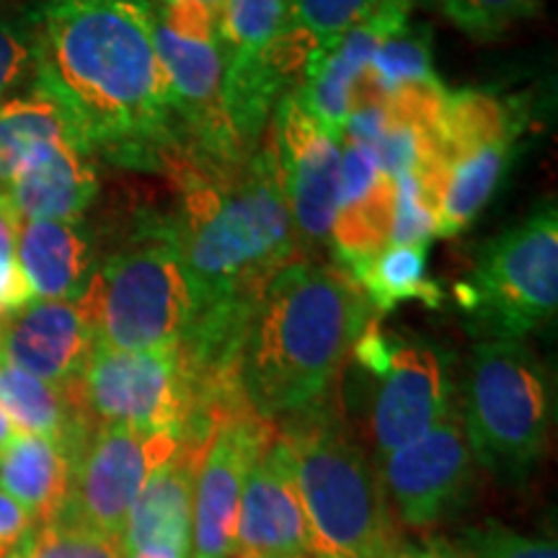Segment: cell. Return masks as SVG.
Wrapping results in <instances>:
<instances>
[{
	"instance_id": "6da1fadb",
	"label": "cell",
	"mask_w": 558,
	"mask_h": 558,
	"mask_svg": "<svg viewBox=\"0 0 558 558\" xmlns=\"http://www.w3.org/2000/svg\"><path fill=\"white\" fill-rule=\"evenodd\" d=\"M37 81L90 153L130 169L181 156L171 90L153 45V0H41Z\"/></svg>"
},
{
	"instance_id": "7a4b0ae2",
	"label": "cell",
	"mask_w": 558,
	"mask_h": 558,
	"mask_svg": "<svg viewBox=\"0 0 558 558\" xmlns=\"http://www.w3.org/2000/svg\"><path fill=\"white\" fill-rule=\"evenodd\" d=\"M171 173L184 194L177 235L194 316L254 303L277 271L298 262L300 241L269 137L239 166L179 163Z\"/></svg>"
},
{
	"instance_id": "3957f363",
	"label": "cell",
	"mask_w": 558,
	"mask_h": 558,
	"mask_svg": "<svg viewBox=\"0 0 558 558\" xmlns=\"http://www.w3.org/2000/svg\"><path fill=\"white\" fill-rule=\"evenodd\" d=\"M378 318L337 264L292 262L269 279L251 311L239 378L254 414L275 422L324 401Z\"/></svg>"
},
{
	"instance_id": "277c9868",
	"label": "cell",
	"mask_w": 558,
	"mask_h": 558,
	"mask_svg": "<svg viewBox=\"0 0 558 558\" xmlns=\"http://www.w3.org/2000/svg\"><path fill=\"white\" fill-rule=\"evenodd\" d=\"M279 439L308 518L318 558H386L401 546L378 465L326 403L290 414Z\"/></svg>"
},
{
	"instance_id": "5b68a950",
	"label": "cell",
	"mask_w": 558,
	"mask_h": 558,
	"mask_svg": "<svg viewBox=\"0 0 558 558\" xmlns=\"http://www.w3.org/2000/svg\"><path fill=\"white\" fill-rule=\"evenodd\" d=\"M75 303L99 347L124 352L179 347L192 326L194 300L177 222H148L135 239L96 262Z\"/></svg>"
},
{
	"instance_id": "8992f818",
	"label": "cell",
	"mask_w": 558,
	"mask_h": 558,
	"mask_svg": "<svg viewBox=\"0 0 558 558\" xmlns=\"http://www.w3.org/2000/svg\"><path fill=\"white\" fill-rule=\"evenodd\" d=\"M460 418L476 465L501 486H525L546 456L550 386L522 339H484L473 349Z\"/></svg>"
},
{
	"instance_id": "52a82bcc",
	"label": "cell",
	"mask_w": 558,
	"mask_h": 558,
	"mask_svg": "<svg viewBox=\"0 0 558 558\" xmlns=\"http://www.w3.org/2000/svg\"><path fill=\"white\" fill-rule=\"evenodd\" d=\"M486 339H522L556 318L558 213L541 207L488 241L469 279L456 288Z\"/></svg>"
},
{
	"instance_id": "ba28073f",
	"label": "cell",
	"mask_w": 558,
	"mask_h": 558,
	"mask_svg": "<svg viewBox=\"0 0 558 558\" xmlns=\"http://www.w3.org/2000/svg\"><path fill=\"white\" fill-rule=\"evenodd\" d=\"M68 386L90 427L124 424L181 439H213L197 427L192 383L179 347L124 352L96 344L78 378Z\"/></svg>"
},
{
	"instance_id": "9c48e42d",
	"label": "cell",
	"mask_w": 558,
	"mask_h": 558,
	"mask_svg": "<svg viewBox=\"0 0 558 558\" xmlns=\"http://www.w3.org/2000/svg\"><path fill=\"white\" fill-rule=\"evenodd\" d=\"M179 442L177 435L124 424L94 427L73 460L68 499L54 520L122 541L140 488Z\"/></svg>"
},
{
	"instance_id": "30bf717a",
	"label": "cell",
	"mask_w": 558,
	"mask_h": 558,
	"mask_svg": "<svg viewBox=\"0 0 558 558\" xmlns=\"http://www.w3.org/2000/svg\"><path fill=\"white\" fill-rule=\"evenodd\" d=\"M378 471L396 520L411 530H435L471 499L473 460L456 407L427 435L378 458Z\"/></svg>"
},
{
	"instance_id": "8fae6325",
	"label": "cell",
	"mask_w": 558,
	"mask_h": 558,
	"mask_svg": "<svg viewBox=\"0 0 558 558\" xmlns=\"http://www.w3.org/2000/svg\"><path fill=\"white\" fill-rule=\"evenodd\" d=\"M275 437L277 424L251 409L226 416L215 427L194 484L190 558L233 556L243 486Z\"/></svg>"
},
{
	"instance_id": "7c38bea8",
	"label": "cell",
	"mask_w": 558,
	"mask_h": 558,
	"mask_svg": "<svg viewBox=\"0 0 558 558\" xmlns=\"http://www.w3.org/2000/svg\"><path fill=\"white\" fill-rule=\"evenodd\" d=\"M267 137L279 158L300 248L329 246L339 202L341 145L305 111L295 90L271 111Z\"/></svg>"
},
{
	"instance_id": "4fadbf2b",
	"label": "cell",
	"mask_w": 558,
	"mask_h": 558,
	"mask_svg": "<svg viewBox=\"0 0 558 558\" xmlns=\"http://www.w3.org/2000/svg\"><path fill=\"white\" fill-rule=\"evenodd\" d=\"M375 378L378 390L369 414V432L378 458L427 435L439 418L456 409L448 367L437 349L422 341L390 337L388 357Z\"/></svg>"
},
{
	"instance_id": "5bb4252c",
	"label": "cell",
	"mask_w": 558,
	"mask_h": 558,
	"mask_svg": "<svg viewBox=\"0 0 558 558\" xmlns=\"http://www.w3.org/2000/svg\"><path fill=\"white\" fill-rule=\"evenodd\" d=\"M235 558H318L292 473L290 452L275 437L243 486Z\"/></svg>"
},
{
	"instance_id": "9a60e30c",
	"label": "cell",
	"mask_w": 558,
	"mask_h": 558,
	"mask_svg": "<svg viewBox=\"0 0 558 558\" xmlns=\"http://www.w3.org/2000/svg\"><path fill=\"white\" fill-rule=\"evenodd\" d=\"M414 5L416 0H386L373 16L313 50L295 94L305 111L339 145L352 109L354 88L365 75L369 58L388 34L409 24Z\"/></svg>"
},
{
	"instance_id": "2e32d148",
	"label": "cell",
	"mask_w": 558,
	"mask_h": 558,
	"mask_svg": "<svg viewBox=\"0 0 558 558\" xmlns=\"http://www.w3.org/2000/svg\"><path fill=\"white\" fill-rule=\"evenodd\" d=\"M318 47L308 34L284 24L264 50L226 60L222 109L235 140L246 153L259 148L262 132L279 99L303 83L305 65Z\"/></svg>"
},
{
	"instance_id": "e0dca14e",
	"label": "cell",
	"mask_w": 558,
	"mask_h": 558,
	"mask_svg": "<svg viewBox=\"0 0 558 558\" xmlns=\"http://www.w3.org/2000/svg\"><path fill=\"white\" fill-rule=\"evenodd\" d=\"M96 347L75 300H29L0 316V362L47 383L75 380Z\"/></svg>"
},
{
	"instance_id": "ac0fdd59",
	"label": "cell",
	"mask_w": 558,
	"mask_h": 558,
	"mask_svg": "<svg viewBox=\"0 0 558 558\" xmlns=\"http://www.w3.org/2000/svg\"><path fill=\"white\" fill-rule=\"evenodd\" d=\"M209 442L184 437L140 488L122 535L124 556L169 554L190 558L197 471Z\"/></svg>"
},
{
	"instance_id": "d6986e66",
	"label": "cell",
	"mask_w": 558,
	"mask_h": 558,
	"mask_svg": "<svg viewBox=\"0 0 558 558\" xmlns=\"http://www.w3.org/2000/svg\"><path fill=\"white\" fill-rule=\"evenodd\" d=\"M393 205L396 181L380 171L375 153L341 140L339 202L329 239L337 267L352 271L388 246Z\"/></svg>"
},
{
	"instance_id": "ffe728a7",
	"label": "cell",
	"mask_w": 558,
	"mask_h": 558,
	"mask_svg": "<svg viewBox=\"0 0 558 558\" xmlns=\"http://www.w3.org/2000/svg\"><path fill=\"white\" fill-rule=\"evenodd\" d=\"M81 140L54 137L37 145L5 194L21 220H83L99 197V171Z\"/></svg>"
},
{
	"instance_id": "44dd1931",
	"label": "cell",
	"mask_w": 558,
	"mask_h": 558,
	"mask_svg": "<svg viewBox=\"0 0 558 558\" xmlns=\"http://www.w3.org/2000/svg\"><path fill=\"white\" fill-rule=\"evenodd\" d=\"M19 267L34 300H78L96 269L83 220H21Z\"/></svg>"
},
{
	"instance_id": "7402d4cb",
	"label": "cell",
	"mask_w": 558,
	"mask_h": 558,
	"mask_svg": "<svg viewBox=\"0 0 558 558\" xmlns=\"http://www.w3.org/2000/svg\"><path fill=\"white\" fill-rule=\"evenodd\" d=\"M73 478V456L60 442L19 435L0 450V492L29 512L37 525L60 514Z\"/></svg>"
},
{
	"instance_id": "603a6c76",
	"label": "cell",
	"mask_w": 558,
	"mask_h": 558,
	"mask_svg": "<svg viewBox=\"0 0 558 558\" xmlns=\"http://www.w3.org/2000/svg\"><path fill=\"white\" fill-rule=\"evenodd\" d=\"M0 407L21 435L54 439L73 460L94 429L75 407L68 383L65 386L47 383L3 362H0Z\"/></svg>"
},
{
	"instance_id": "cb8c5ba5",
	"label": "cell",
	"mask_w": 558,
	"mask_h": 558,
	"mask_svg": "<svg viewBox=\"0 0 558 558\" xmlns=\"http://www.w3.org/2000/svg\"><path fill=\"white\" fill-rule=\"evenodd\" d=\"M518 137L520 135H505L492 140V143L481 145L469 156L452 160L445 169L435 239H456L465 228L473 226L481 209L499 190L501 179H505L509 163H512Z\"/></svg>"
},
{
	"instance_id": "d4e9b609",
	"label": "cell",
	"mask_w": 558,
	"mask_h": 558,
	"mask_svg": "<svg viewBox=\"0 0 558 558\" xmlns=\"http://www.w3.org/2000/svg\"><path fill=\"white\" fill-rule=\"evenodd\" d=\"M522 124L525 117L492 90H448L435 128L437 160L448 169L452 160L469 156L492 140L522 135Z\"/></svg>"
},
{
	"instance_id": "484cf974",
	"label": "cell",
	"mask_w": 558,
	"mask_h": 558,
	"mask_svg": "<svg viewBox=\"0 0 558 558\" xmlns=\"http://www.w3.org/2000/svg\"><path fill=\"white\" fill-rule=\"evenodd\" d=\"M375 316L399 308L407 300L437 308L442 303V288L427 271V243L386 246L352 271H347Z\"/></svg>"
},
{
	"instance_id": "4316f807",
	"label": "cell",
	"mask_w": 558,
	"mask_h": 558,
	"mask_svg": "<svg viewBox=\"0 0 558 558\" xmlns=\"http://www.w3.org/2000/svg\"><path fill=\"white\" fill-rule=\"evenodd\" d=\"M437 81L435 37L429 24H409L388 34L369 58L362 81L354 88V101H388L399 90L416 83Z\"/></svg>"
},
{
	"instance_id": "83f0119b",
	"label": "cell",
	"mask_w": 558,
	"mask_h": 558,
	"mask_svg": "<svg viewBox=\"0 0 558 558\" xmlns=\"http://www.w3.org/2000/svg\"><path fill=\"white\" fill-rule=\"evenodd\" d=\"M54 137L81 140L60 104L39 86L0 104V190L16 177L37 145Z\"/></svg>"
},
{
	"instance_id": "f1b7e54d",
	"label": "cell",
	"mask_w": 558,
	"mask_h": 558,
	"mask_svg": "<svg viewBox=\"0 0 558 558\" xmlns=\"http://www.w3.org/2000/svg\"><path fill=\"white\" fill-rule=\"evenodd\" d=\"M37 81V11L24 0H0V104Z\"/></svg>"
},
{
	"instance_id": "f546056e",
	"label": "cell",
	"mask_w": 558,
	"mask_h": 558,
	"mask_svg": "<svg viewBox=\"0 0 558 558\" xmlns=\"http://www.w3.org/2000/svg\"><path fill=\"white\" fill-rule=\"evenodd\" d=\"M290 0H226L220 11V45L230 58L256 54L282 32Z\"/></svg>"
},
{
	"instance_id": "4dcf8cb0",
	"label": "cell",
	"mask_w": 558,
	"mask_h": 558,
	"mask_svg": "<svg viewBox=\"0 0 558 558\" xmlns=\"http://www.w3.org/2000/svg\"><path fill=\"white\" fill-rule=\"evenodd\" d=\"M442 177L445 171H411L396 179L393 228L388 246H411L435 239Z\"/></svg>"
},
{
	"instance_id": "1f68e13d",
	"label": "cell",
	"mask_w": 558,
	"mask_h": 558,
	"mask_svg": "<svg viewBox=\"0 0 558 558\" xmlns=\"http://www.w3.org/2000/svg\"><path fill=\"white\" fill-rule=\"evenodd\" d=\"M435 3L460 32L478 41H492L505 37L520 21L538 16L546 0H435Z\"/></svg>"
},
{
	"instance_id": "d6a6232c",
	"label": "cell",
	"mask_w": 558,
	"mask_h": 558,
	"mask_svg": "<svg viewBox=\"0 0 558 558\" xmlns=\"http://www.w3.org/2000/svg\"><path fill=\"white\" fill-rule=\"evenodd\" d=\"M448 546L458 558H558L554 538L518 533L499 522L460 530Z\"/></svg>"
},
{
	"instance_id": "836d02e7",
	"label": "cell",
	"mask_w": 558,
	"mask_h": 558,
	"mask_svg": "<svg viewBox=\"0 0 558 558\" xmlns=\"http://www.w3.org/2000/svg\"><path fill=\"white\" fill-rule=\"evenodd\" d=\"M13 558H124L122 541L107 538L73 522L52 520L37 525L34 535Z\"/></svg>"
},
{
	"instance_id": "e575fe53",
	"label": "cell",
	"mask_w": 558,
	"mask_h": 558,
	"mask_svg": "<svg viewBox=\"0 0 558 558\" xmlns=\"http://www.w3.org/2000/svg\"><path fill=\"white\" fill-rule=\"evenodd\" d=\"M383 3L386 0H290L284 24L324 45L373 16Z\"/></svg>"
},
{
	"instance_id": "d590c367",
	"label": "cell",
	"mask_w": 558,
	"mask_h": 558,
	"mask_svg": "<svg viewBox=\"0 0 558 558\" xmlns=\"http://www.w3.org/2000/svg\"><path fill=\"white\" fill-rule=\"evenodd\" d=\"M19 228L21 218L16 207L9 194L0 190V316L34 300L19 267Z\"/></svg>"
},
{
	"instance_id": "8d00e7d4",
	"label": "cell",
	"mask_w": 558,
	"mask_h": 558,
	"mask_svg": "<svg viewBox=\"0 0 558 558\" xmlns=\"http://www.w3.org/2000/svg\"><path fill=\"white\" fill-rule=\"evenodd\" d=\"M37 522L9 494L0 492V558H13L29 543Z\"/></svg>"
},
{
	"instance_id": "74e56055",
	"label": "cell",
	"mask_w": 558,
	"mask_h": 558,
	"mask_svg": "<svg viewBox=\"0 0 558 558\" xmlns=\"http://www.w3.org/2000/svg\"><path fill=\"white\" fill-rule=\"evenodd\" d=\"M386 558H458V556L452 554L448 541L429 538L427 543H418V546H407V543H401V546Z\"/></svg>"
},
{
	"instance_id": "f35d334b",
	"label": "cell",
	"mask_w": 558,
	"mask_h": 558,
	"mask_svg": "<svg viewBox=\"0 0 558 558\" xmlns=\"http://www.w3.org/2000/svg\"><path fill=\"white\" fill-rule=\"evenodd\" d=\"M16 435H19L16 427H13V422L9 418V414H5L3 407H0V450H3L5 445H9Z\"/></svg>"
},
{
	"instance_id": "ab89813d",
	"label": "cell",
	"mask_w": 558,
	"mask_h": 558,
	"mask_svg": "<svg viewBox=\"0 0 558 558\" xmlns=\"http://www.w3.org/2000/svg\"><path fill=\"white\" fill-rule=\"evenodd\" d=\"M156 3H173V0H156ZM202 3H207L209 9L215 11H222V3H226V0H202Z\"/></svg>"
},
{
	"instance_id": "60d3db41",
	"label": "cell",
	"mask_w": 558,
	"mask_h": 558,
	"mask_svg": "<svg viewBox=\"0 0 558 558\" xmlns=\"http://www.w3.org/2000/svg\"><path fill=\"white\" fill-rule=\"evenodd\" d=\"M124 558H177L169 554H135V556H124Z\"/></svg>"
},
{
	"instance_id": "b9f144b4",
	"label": "cell",
	"mask_w": 558,
	"mask_h": 558,
	"mask_svg": "<svg viewBox=\"0 0 558 558\" xmlns=\"http://www.w3.org/2000/svg\"><path fill=\"white\" fill-rule=\"evenodd\" d=\"M429 3H435V0H429Z\"/></svg>"
}]
</instances>
